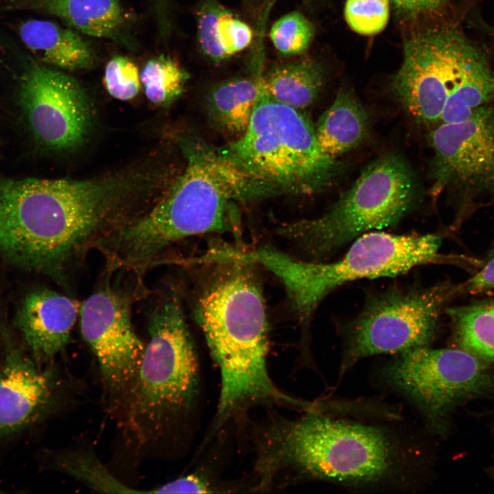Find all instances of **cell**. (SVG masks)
Returning a JSON list of instances; mask_svg holds the SVG:
<instances>
[{
  "label": "cell",
  "instance_id": "obj_1",
  "mask_svg": "<svg viewBox=\"0 0 494 494\" xmlns=\"http://www.w3.org/2000/svg\"><path fill=\"white\" fill-rule=\"evenodd\" d=\"M121 176L0 180V252L12 265L66 283L88 252L121 223Z\"/></svg>",
  "mask_w": 494,
  "mask_h": 494
},
{
  "label": "cell",
  "instance_id": "obj_2",
  "mask_svg": "<svg viewBox=\"0 0 494 494\" xmlns=\"http://www.w3.org/2000/svg\"><path fill=\"white\" fill-rule=\"evenodd\" d=\"M186 167L148 212L130 220L103 243L102 252L115 269L141 275L159 255L183 238L235 231V203L277 193L219 150L195 137L181 139Z\"/></svg>",
  "mask_w": 494,
  "mask_h": 494
},
{
  "label": "cell",
  "instance_id": "obj_3",
  "mask_svg": "<svg viewBox=\"0 0 494 494\" xmlns=\"http://www.w3.org/2000/svg\"><path fill=\"white\" fill-rule=\"evenodd\" d=\"M197 298L194 314L220 368L218 423L255 403L306 408L280 391L267 369L268 323L253 263L222 254Z\"/></svg>",
  "mask_w": 494,
  "mask_h": 494
},
{
  "label": "cell",
  "instance_id": "obj_4",
  "mask_svg": "<svg viewBox=\"0 0 494 494\" xmlns=\"http://www.w3.org/2000/svg\"><path fill=\"white\" fill-rule=\"evenodd\" d=\"M268 438L261 461L268 473L286 469L341 484H371L390 478L400 461L384 429L314 412L277 427Z\"/></svg>",
  "mask_w": 494,
  "mask_h": 494
},
{
  "label": "cell",
  "instance_id": "obj_5",
  "mask_svg": "<svg viewBox=\"0 0 494 494\" xmlns=\"http://www.w3.org/2000/svg\"><path fill=\"white\" fill-rule=\"evenodd\" d=\"M441 243V237L434 234L370 231L361 235L342 257L330 263L296 258L268 246L246 255L280 280L297 315L305 320L324 297L349 281L396 276L419 266L454 261V257L440 252Z\"/></svg>",
  "mask_w": 494,
  "mask_h": 494
},
{
  "label": "cell",
  "instance_id": "obj_6",
  "mask_svg": "<svg viewBox=\"0 0 494 494\" xmlns=\"http://www.w3.org/2000/svg\"><path fill=\"white\" fill-rule=\"evenodd\" d=\"M301 110L263 89L246 132L219 150L279 192H318L332 183L341 165L322 152L315 127Z\"/></svg>",
  "mask_w": 494,
  "mask_h": 494
},
{
  "label": "cell",
  "instance_id": "obj_7",
  "mask_svg": "<svg viewBox=\"0 0 494 494\" xmlns=\"http://www.w3.org/2000/svg\"><path fill=\"white\" fill-rule=\"evenodd\" d=\"M148 332L149 342L128 391L126 423L142 442L159 436L189 406L198 384L196 353L176 291L159 300Z\"/></svg>",
  "mask_w": 494,
  "mask_h": 494
},
{
  "label": "cell",
  "instance_id": "obj_8",
  "mask_svg": "<svg viewBox=\"0 0 494 494\" xmlns=\"http://www.w3.org/2000/svg\"><path fill=\"white\" fill-rule=\"evenodd\" d=\"M417 183L399 155L366 165L351 187L322 215L281 226L278 233L306 260L318 261L355 237L395 224L417 200Z\"/></svg>",
  "mask_w": 494,
  "mask_h": 494
},
{
  "label": "cell",
  "instance_id": "obj_9",
  "mask_svg": "<svg viewBox=\"0 0 494 494\" xmlns=\"http://www.w3.org/2000/svg\"><path fill=\"white\" fill-rule=\"evenodd\" d=\"M458 294L459 285L443 282L390 289L372 297L347 329L340 374L366 357L429 346L444 307Z\"/></svg>",
  "mask_w": 494,
  "mask_h": 494
},
{
  "label": "cell",
  "instance_id": "obj_10",
  "mask_svg": "<svg viewBox=\"0 0 494 494\" xmlns=\"http://www.w3.org/2000/svg\"><path fill=\"white\" fill-rule=\"evenodd\" d=\"M489 65L481 51L456 30L427 29L406 40L392 86L412 116L434 123L451 94Z\"/></svg>",
  "mask_w": 494,
  "mask_h": 494
},
{
  "label": "cell",
  "instance_id": "obj_11",
  "mask_svg": "<svg viewBox=\"0 0 494 494\" xmlns=\"http://www.w3.org/2000/svg\"><path fill=\"white\" fill-rule=\"evenodd\" d=\"M484 362L460 348L424 346L399 353L383 374L390 386L419 408L428 425L440 432L457 405L494 392V375Z\"/></svg>",
  "mask_w": 494,
  "mask_h": 494
},
{
  "label": "cell",
  "instance_id": "obj_12",
  "mask_svg": "<svg viewBox=\"0 0 494 494\" xmlns=\"http://www.w3.org/2000/svg\"><path fill=\"white\" fill-rule=\"evenodd\" d=\"M19 103L34 137L48 148H75L87 137L92 122L88 95L73 76L43 63L23 75Z\"/></svg>",
  "mask_w": 494,
  "mask_h": 494
},
{
  "label": "cell",
  "instance_id": "obj_13",
  "mask_svg": "<svg viewBox=\"0 0 494 494\" xmlns=\"http://www.w3.org/2000/svg\"><path fill=\"white\" fill-rule=\"evenodd\" d=\"M436 184L454 190L466 204L494 195V105L466 120L443 123L430 134Z\"/></svg>",
  "mask_w": 494,
  "mask_h": 494
},
{
  "label": "cell",
  "instance_id": "obj_14",
  "mask_svg": "<svg viewBox=\"0 0 494 494\" xmlns=\"http://www.w3.org/2000/svg\"><path fill=\"white\" fill-rule=\"evenodd\" d=\"M130 299L104 283L80 306L82 337L96 355L106 383L128 392L137 374L145 346L133 329Z\"/></svg>",
  "mask_w": 494,
  "mask_h": 494
},
{
  "label": "cell",
  "instance_id": "obj_15",
  "mask_svg": "<svg viewBox=\"0 0 494 494\" xmlns=\"http://www.w3.org/2000/svg\"><path fill=\"white\" fill-rule=\"evenodd\" d=\"M0 367V438L33 425L51 404L54 379L12 341Z\"/></svg>",
  "mask_w": 494,
  "mask_h": 494
},
{
  "label": "cell",
  "instance_id": "obj_16",
  "mask_svg": "<svg viewBox=\"0 0 494 494\" xmlns=\"http://www.w3.org/2000/svg\"><path fill=\"white\" fill-rule=\"evenodd\" d=\"M80 310L76 301L53 290L38 289L25 296L16 325L36 361L49 360L65 347Z\"/></svg>",
  "mask_w": 494,
  "mask_h": 494
},
{
  "label": "cell",
  "instance_id": "obj_17",
  "mask_svg": "<svg viewBox=\"0 0 494 494\" xmlns=\"http://www.w3.org/2000/svg\"><path fill=\"white\" fill-rule=\"evenodd\" d=\"M261 49L259 46L249 73L215 84L206 95V108L211 123L220 132L233 137V140L246 132L264 89Z\"/></svg>",
  "mask_w": 494,
  "mask_h": 494
},
{
  "label": "cell",
  "instance_id": "obj_18",
  "mask_svg": "<svg viewBox=\"0 0 494 494\" xmlns=\"http://www.w3.org/2000/svg\"><path fill=\"white\" fill-rule=\"evenodd\" d=\"M25 45L43 64L59 69H87L95 61L94 50L76 30L45 19H30L19 27Z\"/></svg>",
  "mask_w": 494,
  "mask_h": 494
},
{
  "label": "cell",
  "instance_id": "obj_19",
  "mask_svg": "<svg viewBox=\"0 0 494 494\" xmlns=\"http://www.w3.org/2000/svg\"><path fill=\"white\" fill-rule=\"evenodd\" d=\"M195 17L198 49L213 64L231 59L252 43L250 26L217 0H200Z\"/></svg>",
  "mask_w": 494,
  "mask_h": 494
},
{
  "label": "cell",
  "instance_id": "obj_20",
  "mask_svg": "<svg viewBox=\"0 0 494 494\" xmlns=\"http://www.w3.org/2000/svg\"><path fill=\"white\" fill-rule=\"evenodd\" d=\"M36 5L76 31L128 45L120 0H36Z\"/></svg>",
  "mask_w": 494,
  "mask_h": 494
},
{
  "label": "cell",
  "instance_id": "obj_21",
  "mask_svg": "<svg viewBox=\"0 0 494 494\" xmlns=\"http://www.w3.org/2000/svg\"><path fill=\"white\" fill-rule=\"evenodd\" d=\"M367 113L351 90L341 89L317 123L316 135L322 152L336 158L358 146L368 134Z\"/></svg>",
  "mask_w": 494,
  "mask_h": 494
},
{
  "label": "cell",
  "instance_id": "obj_22",
  "mask_svg": "<svg viewBox=\"0 0 494 494\" xmlns=\"http://www.w3.org/2000/svg\"><path fill=\"white\" fill-rule=\"evenodd\" d=\"M325 81L324 67L309 58L275 63L263 73L266 92L277 101L299 110L317 100Z\"/></svg>",
  "mask_w": 494,
  "mask_h": 494
},
{
  "label": "cell",
  "instance_id": "obj_23",
  "mask_svg": "<svg viewBox=\"0 0 494 494\" xmlns=\"http://www.w3.org/2000/svg\"><path fill=\"white\" fill-rule=\"evenodd\" d=\"M446 313L459 348L494 362V299L447 308Z\"/></svg>",
  "mask_w": 494,
  "mask_h": 494
},
{
  "label": "cell",
  "instance_id": "obj_24",
  "mask_svg": "<svg viewBox=\"0 0 494 494\" xmlns=\"http://www.w3.org/2000/svg\"><path fill=\"white\" fill-rule=\"evenodd\" d=\"M189 78L184 68L164 54L150 59L140 72L141 84L148 99L158 106L170 104L179 97Z\"/></svg>",
  "mask_w": 494,
  "mask_h": 494
},
{
  "label": "cell",
  "instance_id": "obj_25",
  "mask_svg": "<svg viewBox=\"0 0 494 494\" xmlns=\"http://www.w3.org/2000/svg\"><path fill=\"white\" fill-rule=\"evenodd\" d=\"M494 100V71H479L454 91L447 99L440 120L454 123L466 120L478 108Z\"/></svg>",
  "mask_w": 494,
  "mask_h": 494
},
{
  "label": "cell",
  "instance_id": "obj_26",
  "mask_svg": "<svg viewBox=\"0 0 494 494\" xmlns=\"http://www.w3.org/2000/svg\"><path fill=\"white\" fill-rule=\"evenodd\" d=\"M314 34L312 23L298 11L290 12L277 19L269 33L276 50L285 57L304 54L310 46Z\"/></svg>",
  "mask_w": 494,
  "mask_h": 494
},
{
  "label": "cell",
  "instance_id": "obj_27",
  "mask_svg": "<svg viewBox=\"0 0 494 494\" xmlns=\"http://www.w3.org/2000/svg\"><path fill=\"white\" fill-rule=\"evenodd\" d=\"M344 17L355 32L373 35L381 32L389 19L388 0H346Z\"/></svg>",
  "mask_w": 494,
  "mask_h": 494
},
{
  "label": "cell",
  "instance_id": "obj_28",
  "mask_svg": "<svg viewBox=\"0 0 494 494\" xmlns=\"http://www.w3.org/2000/svg\"><path fill=\"white\" fill-rule=\"evenodd\" d=\"M104 83L114 98L128 101L133 99L141 89L140 73L129 58L116 56L106 64Z\"/></svg>",
  "mask_w": 494,
  "mask_h": 494
},
{
  "label": "cell",
  "instance_id": "obj_29",
  "mask_svg": "<svg viewBox=\"0 0 494 494\" xmlns=\"http://www.w3.org/2000/svg\"><path fill=\"white\" fill-rule=\"evenodd\" d=\"M459 286L460 293L471 294L494 290V246L487 253L477 272Z\"/></svg>",
  "mask_w": 494,
  "mask_h": 494
},
{
  "label": "cell",
  "instance_id": "obj_30",
  "mask_svg": "<svg viewBox=\"0 0 494 494\" xmlns=\"http://www.w3.org/2000/svg\"><path fill=\"white\" fill-rule=\"evenodd\" d=\"M213 490L209 482L202 475L192 473L172 480L150 493H208Z\"/></svg>",
  "mask_w": 494,
  "mask_h": 494
},
{
  "label": "cell",
  "instance_id": "obj_31",
  "mask_svg": "<svg viewBox=\"0 0 494 494\" xmlns=\"http://www.w3.org/2000/svg\"><path fill=\"white\" fill-rule=\"evenodd\" d=\"M395 7L408 14H423L438 8L445 0H390Z\"/></svg>",
  "mask_w": 494,
  "mask_h": 494
},
{
  "label": "cell",
  "instance_id": "obj_32",
  "mask_svg": "<svg viewBox=\"0 0 494 494\" xmlns=\"http://www.w3.org/2000/svg\"><path fill=\"white\" fill-rule=\"evenodd\" d=\"M303 3L307 4V5H310L313 0H302Z\"/></svg>",
  "mask_w": 494,
  "mask_h": 494
}]
</instances>
